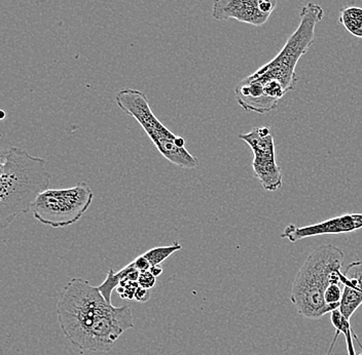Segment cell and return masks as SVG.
Segmentation results:
<instances>
[{"mask_svg":"<svg viewBox=\"0 0 362 355\" xmlns=\"http://www.w3.org/2000/svg\"><path fill=\"white\" fill-rule=\"evenodd\" d=\"M345 255L332 244L317 248L296 273L291 301L296 311L308 320H320L332 313L325 301V291L332 284H343Z\"/></svg>","mask_w":362,"mask_h":355,"instance_id":"cell-3","label":"cell"},{"mask_svg":"<svg viewBox=\"0 0 362 355\" xmlns=\"http://www.w3.org/2000/svg\"><path fill=\"white\" fill-rule=\"evenodd\" d=\"M330 322H332V325H334V329H336V331L339 332V333L343 334L344 336H345L348 355H356L354 344H353V338H354V335H353L352 330H351L350 320L344 318L341 311H339V309H336V311H334L330 313Z\"/></svg>","mask_w":362,"mask_h":355,"instance_id":"cell-14","label":"cell"},{"mask_svg":"<svg viewBox=\"0 0 362 355\" xmlns=\"http://www.w3.org/2000/svg\"><path fill=\"white\" fill-rule=\"evenodd\" d=\"M323 16V8L313 2L302 8L298 28L278 55L235 88L240 107L247 112L266 114L277 108L287 92L296 89L298 81L296 65L314 44L316 26Z\"/></svg>","mask_w":362,"mask_h":355,"instance_id":"cell-1","label":"cell"},{"mask_svg":"<svg viewBox=\"0 0 362 355\" xmlns=\"http://www.w3.org/2000/svg\"><path fill=\"white\" fill-rule=\"evenodd\" d=\"M157 282V277L151 272V271H142L140 272L139 278H138V284L141 288L151 289L153 288Z\"/></svg>","mask_w":362,"mask_h":355,"instance_id":"cell-18","label":"cell"},{"mask_svg":"<svg viewBox=\"0 0 362 355\" xmlns=\"http://www.w3.org/2000/svg\"><path fill=\"white\" fill-rule=\"evenodd\" d=\"M115 103L122 112L134 119L144 128L163 157L181 169H196L199 160L185 148L176 145L178 136L170 132L149 106L146 95L141 90L124 89L115 96Z\"/></svg>","mask_w":362,"mask_h":355,"instance_id":"cell-5","label":"cell"},{"mask_svg":"<svg viewBox=\"0 0 362 355\" xmlns=\"http://www.w3.org/2000/svg\"><path fill=\"white\" fill-rule=\"evenodd\" d=\"M343 282L362 289V260L352 262L343 271Z\"/></svg>","mask_w":362,"mask_h":355,"instance_id":"cell-16","label":"cell"},{"mask_svg":"<svg viewBox=\"0 0 362 355\" xmlns=\"http://www.w3.org/2000/svg\"><path fill=\"white\" fill-rule=\"evenodd\" d=\"M344 291L339 303V311L344 318L351 320L353 314L362 305V289L353 286L349 282H343Z\"/></svg>","mask_w":362,"mask_h":355,"instance_id":"cell-11","label":"cell"},{"mask_svg":"<svg viewBox=\"0 0 362 355\" xmlns=\"http://www.w3.org/2000/svg\"><path fill=\"white\" fill-rule=\"evenodd\" d=\"M344 284H332L328 286L325 294V301L330 311H334L339 309L343 296Z\"/></svg>","mask_w":362,"mask_h":355,"instance_id":"cell-17","label":"cell"},{"mask_svg":"<svg viewBox=\"0 0 362 355\" xmlns=\"http://www.w3.org/2000/svg\"><path fill=\"white\" fill-rule=\"evenodd\" d=\"M94 193L85 182L66 189H47L34 203V218L42 225L64 228L81 220L92 205Z\"/></svg>","mask_w":362,"mask_h":355,"instance_id":"cell-6","label":"cell"},{"mask_svg":"<svg viewBox=\"0 0 362 355\" xmlns=\"http://www.w3.org/2000/svg\"><path fill=\"white\" fill-rule=\"evenodd\" d=\"M280 0H214L212 17L217 21L236 20L260 27L268 22Z\"/></svg>","mask_w":362,"mask_h":355,"instance_id":"cell-9","label":"cell"},{"mask_svg":"<svg viewBox=\"0 0 362 355\" xmlns=\"http://www.w3.org/2000/svg\"><path fill=\"white\" fill-rule=\"evenodd\" d=\"M339 24L357 38H362V8L358 6H346L339 10Z\"/></svg>","mask_w":362,"mask_h":355,"instance_id":"cell-12","label":"cell"},{"mask_svg":"<svg viewBox=\"0 0 362 355\" xmlns=\"http://www.w3.org/2000/svg\"><path fill=\"white\" fill-rule=\"evenodd\" d=\"M151 273L155 275L156 277H160L163 273V268L160 265L151 266V269H149Z\"/></svg>","mask_w":362,"mask_h":355,"instance_id":"cell-21","label":"cell"},{"mask_svg":"<svg viewBox=\"0 0 362 355\" xmlns=\"http://www.w3.org/2000/svg\"><path fill=\"white\" fill-rule=\"evenodd\" d=\"M134 327L130 306L115 307L108 304L93 325L83 351L110 352L117 339Z\"/></svg>","mask_w":362,"mask_h":355,"instance_id":"cell-8","label":"cell"},{"mask_svg":"<svg viewBox=\"0 0 362 355\" xmlns=\"http://www.w3.org/2000/svg\"><path fill=\"white\" fill-rule=\"evenodd\" d=\"M181 248H182V246L178 241H174L173 244H170V246L151 248L144 253V255L151 266L160 265L165 260L168 259L170 255L178 252Z\"/></svg>","mask_w":362,"mask_h":355,"instance_id":"cell-15","label":"cell"},{"mask_svg":"<svg viewBox=\"0 0 362 355\" xmlns=\"http://www.w3.org/2000/svg\"><path fill=\"white\" fill-rule=\"evenodd\" d=\"M239 139L248 144L252 150L253 172L262 188L269 192L281 188L282 172L276 162L275 144L270 128H255L251 132L240 133Z\"/></svg>","mask_w":362,"mask_h":355,"instance_id":"cell-7","label":"cell"},{"mask_svg":"<svg viewBox=\"0 0 362 355\" xmlns=\"http://www.w3.org/2000/svg\"><path fill=\"white\" fill-rule=\"evenodd\" d=\"M149 298H151L149 289L141 288V287L139 286V288L136 291L134 299L137 301V302L144 303L148 301Z\"/></svg>","mask_w":362,"mask_h":355,"instance_id":"cell-20","label":"cell"},{"mask_svg":"<svg viewBox=\"0 0 362 355\" xmlns=\"http://www.w3.org/2000/svg\"><path fill=\"white\" fill-rule=\"evenodd\" d=\"M135 270H137V269L135 268L134 264H133L132 262L126 267H124L119 272L115 273L112 268L108 270L106 279L102 282L101 286H99L98 288L100 289L102 296L105 298V300L107 301L110 304H112L113 291L121 284V282L126 279L127 277Z\"/></svg>","mask_w":362,"mask_h":355,"instance_id":"cell-13","label":"cell"},{"mask_svg":"<svg viewBox=\"0 0 362 355\" xmlns=\"http://www.w3.org/2000/svg\"><path fill=\"white\" fill-rule=\"evenodd\" d=\"M47 160L11 147L2 152L0 162V227H10L33 209L40 194L49 189L51 173Z\"/></svg>","mask_w":362,"mask_h":355,"instance_id":"cell-2","label":"cell"},{"mask_svg":"<svg viewBox=\"0 0 362 355\" xmlns=\"http://www.w3.org/2000/svg\"><path fill=\"white\" fill-rule=\"evenodd\" d=\"M359 229H362V212H351V214L341 215L323 222L303 226V227H298L291 224L283 230L281 237L294 243L308 237L351 234Z\"/></svg>","mask_w":362,"mask_h":355,"instance_id":"cell-10","label":"cell"},{"mask_svg":"<svg viewBox=\"0 0 362 355\" xmlns=\"http://www.w3.org/2000/svg\"><path fill=\"white\" fill-rule=\"evenodd\" d=\"M108 304L98 287L83 278H72L61 289L57 303L58 323L72 345L83 351L90 330Z\"/></svg>","mask_w":362,"mask_h":355,"instance_id":"cell-4","label":"cell"},{"mask_svg":"<svg viewBox=\"0 0 362 355\" xmlns=\"http://www.w3.org/2000/svg\"><path fill=\"white\" fill-rule=\"evenodd\" d=\"M134 264L135 268L137 269L139 272H142V271H147L151 269V264L147 261L146 257L144 255H139V257L136 258L134 261L132 262Z\"/></svg>","mask_w":362,"mask_h":355,"instance_id":"cell-19","label":"cell"}]
</instances>
